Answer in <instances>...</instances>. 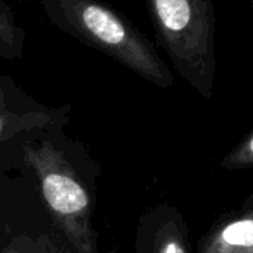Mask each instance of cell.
I'll use <instances>...</instances> for the list:
<instances>
[{"instance_id": "7a4b0ae2", "label": "cell", "mask_w": 253, "mask_h": 253, "mask_svg": "<svg viewBox=\"0 0 253 253\" xmlns=\"http://www.w3.org/2000/svg\"><path fill=\"white\" fill-rule=\"evenodd\" d=\"M157 43L200 97H213L217 76L213 0H145Z\"/></svg>"}, {"instance_id": "8fae6325", "label": "cell", "mask_w": 253, "mask_h": 253, "mask_svg": "<svg viewBox=\"0 0 253 253\" xmlns=\"http://www.w3.org/2000/svg\"><path fill=\"white\" fill-rule=\"evenodd\" d=\"M45 253H53V248L50 247V248H47V250H45Z\"/></svg>"}, {"instance_id": "5b68a950", "label": "cell", "mask_w": 253, "mask_h": 253, "mask_svg": "<svg viewBox=\"0 0 253 253\" xmlns=\"http://www.w3.org/2000/svg\"><path fill=\"white\" fill-rule=\"evenodd\" d=\"M195 253H253V193L207 227Z\"/></svg>"}, {"instance_id": "9c48e42d", "label": "cell", "mask_w": 253, "mask_h": 253, "mask_svg": "<svg viewBox=\"0 0 253 253\" xmlns=\"http://www.w3.org/2000/svg\"><path fill=\"white\" fill-rule=\"evenodd\" d=\"M33 98L28 97L10 76H0V105H16L28 103Z\"/></svg>"}, {"instance_id": "277c9868", "label": "cell", "mask_w": 253, "mask_h": 253, "mask_svg": "<svg viewBox=\"0 0 253 253\" xmlns=\"http://www.w3.org/2000/svg\"><path fill=\"white\" fill-rule=\"evenodd\" d=\"M138 253H195L184 215L172 205L160 203L145 213L138 229Z\"/></svg>"}, {"instance_id": "ba28073f", "label": "cell", "mask_w": 253, "mask_h": 253, "mask_svg": "<svg viewBox=\"0 0 253 253\" xmlns=\"http://www.w3.org/2000/svg\"><path fill=\"white\" fill-rule=\"evenodd\" d=\"M219 166L226 170L253 169V127L220 159Z\"/></svg>"}, {"instance_id": "7c38bea8", "label": "cell", "mask_w": 253, "mask_h": 253, "mask_svg": "<svg viewBox=\"0 0 253 253\" xmlns=\"http://www.w3.org/2000/svg\"><path fill=\"white\" fill-rule=\"evenodd\" d=\"M250 5H252V10H253V0H250Z\"/></svg>"}, {"instance_id": "8992f818", "label": "cell", "mask_w": 253, "mask_h": 253, "mask_svg": "<svg viewBox=\"0 0 253 253\" xmlns=\"http://www.w3.org/2000/svg\"><path fill=\"white\" fill-rule=\"evenodd\" d=\"M69 105L47 107L35 100L16 105H0V141L26 140L57 131L67 123Z\"/></svg>"}, {"instance_id": "30bf717a", "label": "cell", "mask_w": 253, "mask_h": 253, "mask_svg": "<svg viewBox=\"0 0 253 253\" xmlns=\"http://www.w3.org/2000/svg\"><path fill=\"white\" fill-rule=\"evenodd\" d=\"M3 253H21V252L17 250V248H12V247H9V248H5V250H3Z\"/></svg>"}, {"instance_id": "6da1fadb", "label": "cell", "mask_w": 253, "mask_h": 253, "mask_svg": "<svg viewBox=\"0 0 253 253\" xmlns=\"http://www.w3.org/2000/svg\"><path fill=\"white\" fill-rule=\"evenodd\" d=\"M53 28L116 60L152 83L169 90L174 74L155 45L127 19L103 0H38Z\"/></svg>"}, {"instance_id": "3957f363", "label": "cell", "mask_w": 253, "mask_h": 253, "mask_svg": "<svg viewBox=\"0 0 253 253\" xmlns=\"http://www.w3.org/2000/svg\"><path fill=\"white\" fill-rule=\"evenodd\" d=\"M50 134L52 131L23 140V160L37 176L42 198L55 226L78 253H95L90 195L76 176L66 150Z\"/></svg>"}, {"instance_id": "52a82bcc", "label": "cell", "mask_w": 253, "mask_h": 253, "mask_svg": "<svg viewBox=\"0 0 253 253\" xmlns=\"http://www.w3.org/2000/svg\"><path fill=\"white\" fill-rule=\"evenodd\" d=\"M26 47V30L19 24L16 12L7 0H0V57L19 60Z\"/></svg>"}]
</instances>
